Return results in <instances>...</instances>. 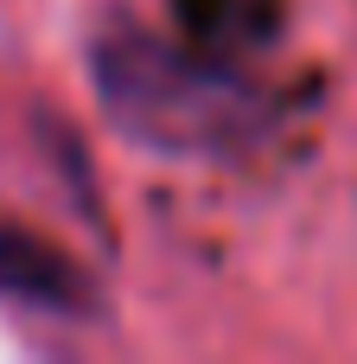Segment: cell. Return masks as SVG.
Listing matches in <instances>:
<instances>
[{
  "label": "cell",
  "instance_id": "obj_1",
  "mask_svg": "<svg viewBox=\"0 0 357 364\" xmlns=\"http://www.w3.org/2000/svg\"><path fill=\"white\" fill-rule=\"evenodd\" d=\"M102 109L153 147H224L243 128V90L230 70L204 64L198 51H179L141 26H115L96 38L89 58Z\"/></svg>",
  "mask_w": 357,
  "mask_h": 364
},
{
  "label": "cell",
  "instance_id": "obj_2",
  "mask_svg": "<svg viewBox=\"0 0 357 364\" xmlns=\"http://www.w3.org/2000/svg\"><path fill=\"white\" fill-rule=\"evenodd\" d=\"M0 301L77 314V307H89V282L77 275V262L57 243H45L38 230L0 218Z\"/></svg>",
  "mask_w": 357,
  "mask_h": 364
}]
</instances>
